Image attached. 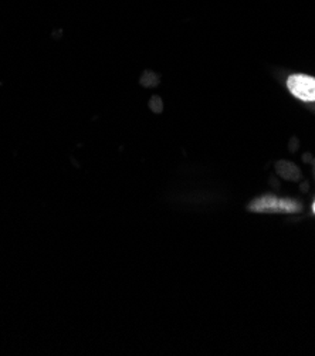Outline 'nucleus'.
Wrapping results in <instances>:
<instances>
[{"mask_svg": "<svg viewBox=\"0 0 315 356\" xmlns=\"http://www.w3.org/2000/svg\"><path fill=\"white\" fill-rule=\"evenodd\" d=\"M249 210L256 213H286L287 215V213H300L302 204L294 199L266 195L255 199L249 204Z\"/></svg>", "mask_w": 315, "mask_h": 356, "instance_id": "obj_1", "label": "nucleus"}, {"mask_svg": "<svg viewBox=\"0 0 315 356\" xmlns=\"http://www.w3.org/2000/svg\"><path fill=\"white\" fill-rule=\"evenodd\" d=\"M312 211L315 213V200H314V203H312Z\"/></svg>", "mask_w": 315, "mask_h": 356, "instance_id": "obj_3", "label": "nucleus"}, {"mask_svg": "<svg viewBox=\"0 0 315 356\" xmlns=\"http://www.w3.org/2000/svg\"><path fill=\"white\" fill-rule=\"evenodd\" d=\"M287 88L293 97L302 102H315V77L308 74H291Z\"/></svg>", "mask_w": 315, "mask_h": 356, "instance_id": "obj_2", "label": "nucleus"}]
</instances>
